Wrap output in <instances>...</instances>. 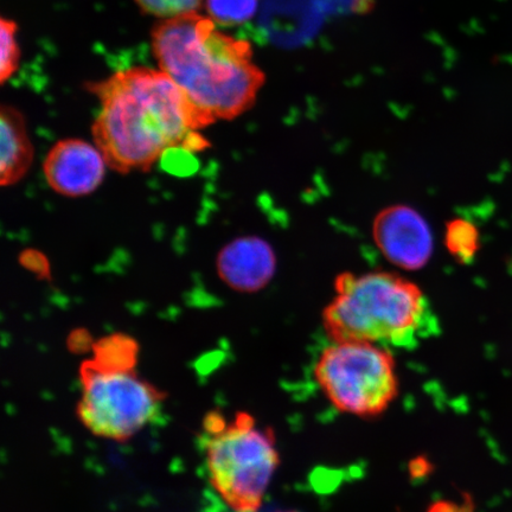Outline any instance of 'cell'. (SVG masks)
Segmentation results:
<instances>
[{"label":"cell","mask_w":512,"mask_h":512,"mask_svg":"<svg viewBox=\"0 0 512 512\" xmlns=\"http://www.w3.org/2000/svg\"><path fill=\"white\" fill-rule=\"evenodd\" d=\"M91 89L100 104L94 143L119 172L150 169L170 147L190 150L197 131L213 124L159 68L120 70Z\"/></svg>","instance_id":"1"},{"label":"cell","mask_w":512,"mask_h":512,"mask_svg":"<svg viewBox=\"0 0 512 512\" xmlns=\"http://www.w3.org/2000/svg\"><path fill=\"white\" fill-rule=\"evenodd\" d=\"M217 27L195 12L159 21L151 38L159 69L213 124L247 112L266 80L251 44Z\"/></svg>","instance_id":"2"},{"label":"cell","mask_w":512,"mask_h":512,"mask_svg":"<svg viewBox=\"0 0 512 512\" xmlns=\"http://www.w3.org/2000/svg\"><path fill=\"white\" fill-rule=\"evenodd\" d=\"M335 291L323 311L324 330L332 342L411 349L435 332L437 319L426 294L399 274L343 273Z\"/></svg>","instance_id":"3"},{"label":"cell","mask_w":512,"mask_h":512,"mask_svg":"<svg viewBox=\"0 0 512 512\" xmlns=\"http://www.w3.org/2000/svg\"><path fill=\"white\" fill-rule=\"evenodd\" d=\"M200 444L209 483L221 501L233 512H259L280 463L271 428L246 412L227 418L210 411Z\"/></svg>","instance_id":"4"},{"label":"cell","mask_w":512,"mask_h":512,"mask_svg":"<svg viewBox=\"0 0 512 512\" xmlns=\"http://www.w3.org/2000/svg\"><path fill=\"white\" fill-rule=\"evenodd\" d=\"M76 415L95 437L126 441L152 422L163 406L162 390L136 367L108 366L88 358L80 367Z\"/></svg>","instance_id":"5"},{"label":"cell","mask_w":512,"mask_h":512,"mask_svg":"<svg viewBox=\"0 0 512 512\" xmlns=\"http://www.w3.org/2000/svg\"><path fill=\"white\" fill-rule=\"evenodd\" d=\"M315 377L325 398L339 412L375 418L399 395L392 352L364 342H332L320 354Z\"/></svg>","instance_id":"6"},{"label":"cell","mask_w":512,"mask_h":512,"mask_svg":"<svg viewBox=\"0 0 512 512\" xmlns=\"http://www.w3.org/2000/svg\"><path fill=\"white\" fill-rule=\"evenodd\" d=\"M373 235L381 253L403 270H420L432 256L431 229L413 208L383 209L374 221Z\"/></svg>","instance_id":"7"},{"label":"cell","mask_w":512,"mask_h":512,"mask_svg":"<svg viewBox=\"0 0 512 512\" xmlns=\"http://www.w3.org/2000/svg\"><path fill=\"white\" fill-rule=\"evenodd\" d=\"M108 166L96 144L64 139L51 147L43 163V174L51 189L66 197H83L98 189Z\"/></svg>","instance_id":"8"},{"label":"cell","mask_w":512,"mask_h":512,"mask_svg":"<svg viewBox=\"0 0 512 512\" xmlns=\"http://www.w3.org/2000/svg\"><path fill=\"white\" fill-rule=\"evenodd\" d=\"M277 268L273 248L256 236L235 239L217 256L223 283L242 293H254L270 284Z\"/></svg>","instance_id":"9"},{"label":"cell","mask_w":512,"mask_h":512,"mask_svg":"<svg viewBox=\"0 0 512 512\" xmlns=\"http://www.w3.org/2000/svg\"><path fill=\"white\" fill-rule=\"evenodd\" d=\"M0 182L3 187L15 184L27 174L34 150L23 115L16 108L3 106L0 112Z\"/></svg>","instance_id":"10"},{"label":"cell","mask_w":512,"mask_h":512,"mask_svg":"<svg viewBox=\"0 0 512 512\" xmlns=\"http://www.w3.org/2000/svg\"><path fill=\"white\" fill-rule=\"evenodd\" d=\"M259 0H206L208 16L217 25L232 27L251 19L258 9Z\"/></svg>","instance_id":"11"},{"label":"cell","mask_w":512,"mask_h":512,"mask_svg":"<svg viewBox=\"0 0 512 512\" xmlns=\"http://www.w3.org/2000/svg\"><path fill=\"white\" fill-rule=\"evenodd\" d=\"M445 241L448 251L454 258L469 261L477 251V230L469 222L453 220L447 224Z\"/></svg>","instance_id":"12"},{"label":"cell","mask_w":512,"mask_h":512,"mask_svg":"<svg viewBox=\"0 0 512 512\" xmlns=\"http://www.w3.org/2000/svg\"><path fill=\"white\" fill-rule=\"evenodd\" d=\"M17 24L9 18L0 21V81L5 83L16 73L19 66V46L17 41Z\"/></svg>","instance_id":"13"},{"label":"cell","mask_w":512,"mask_h":512,"mask_svg":"<svg viewBox=\"0 0 512 512\" xmlns=\"http://www.w3.org/2000/svg\"><path fill=\"white\" fill-rule=\"evenodd\" d=\"M206 0H134L145 14L164 19L195 14Z\"/></svg>","instance_id":"14"},{"label":"cell","mask_w":512,"mask_h":512,"mask_svg":"<svg viewBox=\"0 0 512 512\" xmlns=\"http://www.w3.org/2000/svg\"><path fill=\"white\" fill-rule=\"evenodd\" d=\"M192 152L184 146H174L166 150L159 162L169 174L185 177L194 174L198 168L197 159Z\"/></svg>","instance_id":"15"},{"label":"cell","mask_w":512,"mask_h":512,"mask_svg":"<svg viewBox=\"0 0 512 512\" xmlns=\"http://www.w3.org/2000/svg\"><path fill=\"white\" fill-rule=\"evenodd\" d=\"M280 512H296V511H280Z\"/></svg>","instance_id":"16"}]
</instances>
